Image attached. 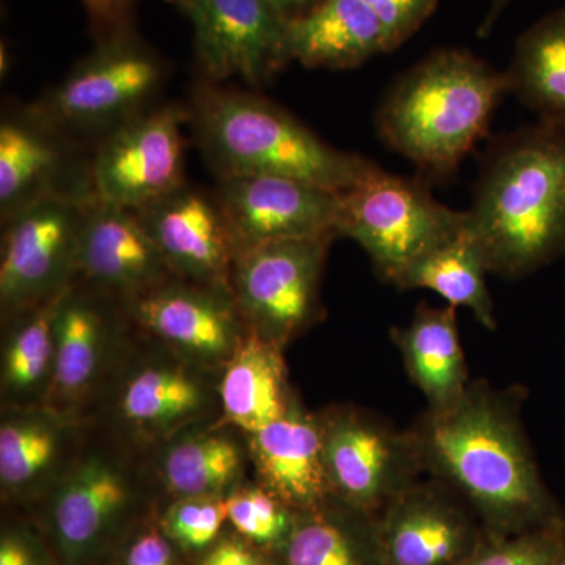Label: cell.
I'll use <instances>...</instances> for the list:
<instances>
[{
	"mask_svg": "<svg viewBox=\"0 0 565 565\" xmlns=\"http://www.w3.org/2000/svg\"><path fill=\"white\" fill-rule=\"evenodd\" d=\"M281 556L282 565H386L377 516L337 497L297 512Z\"/></svg>",
	"mask_w": 565,
	"mask_h": 565,
	"instance_id": "obj_25",
	"label": "cell"
},
{
	"mask_svg": "<svg viewBox=\"0 0 565 565\" xmlns=\"http://www.w3.org/2000/svg\"><path fill=\"white\" fill-rule=\"evenodd\" d=\"M104 35L126 31L137 0H81Z\"/></svg>",
	"mask_w": 565,
	"mask_h": 565,
	"instance_id": "obj_36",
	"label": "cell"
},
{
	"mask_svg": "<svg viewBox=\"0 0 565 565\" xmlns=\"http://www.w3.org/2000/svg\"><path fill=\"white\" fill-rule=\"evenodd\" d=\"M508 92L504 73L468 51H434L386 92L382 139L433 177L448 178L486 136Z\"/></svg>",
	"mask_w": 565,
	"mask_h": 565,
	"instance_id": "obj_4",
	"label": "cell"
},
{
	"mask_svg": "<svg viewBox=\"0 0 565 565\" xmlns=\"http://www.w3.org/2000/svg\"><path fill=\"white\" fill-rule=\"evenodd\" d=\"M456 310L451 305L422 303L407 326L392 330L408 377L426 397L429 411L455 404L471 382Z\"/></svg>",
	"mask_w": 565,
	"mask_h": 565,
	"instance_id": "obj_24",
	"label": "cell"
},
{
	"mask_svg": "<svg viewBox=\"0 0 565 565\" xmlns=\"http://www.w3.org/2000/svg\"><path fill=\"white\" fill-rule=\"evenodd\" d=\"M555 565H565V546L563 553H561L559 559L556 561Z\"/></svg>",
	"mask_w": 565,
	"mask_h": 565,
	"instance_id": "obj_41",
	"label": "cell"
},
{
	"mask_svg": "<svg viewBox=\"0 0 565 565\" xmlns=\"http://www.w3.org/2000/svg\"><path fill=\"white\" fill-rule=\"evenodd\" d=\"M71 140L31 110L0 125V211L9 217L50 192H87L88 173L77 174Z\"/></svg>",
	"mask_w": 565,
	"mask_h": 565,
	"instance_id": "obj_21",
	"label": "cell"
},
{
	"mask_svg": "<svg viewBox=\"0 0 565 565\" xmlns=\"http://www.w3.org/2000/svg\"><path fill=\"white\" fill-rule=\"evenodd\" d=\"M237 248L338 236L340 193L292 178H218L214 193Z\"/></svg>",
	"mask_w": 565,
	"mask_h": 565,
	"instance_id": "obj_13",
	"label": "cell"
},
{
	"mask_svg": "<svg viewBox=\"0 0 565 565\" xmlns=\"http://www.w3.org/2000/svg\"><path fill=\"white\" fill-rule=\"evenodd\" d=\"M390 51L384 25L363 0H321L288 21L289 61L307 68H356Z\"/></svg>",
	"mask_w": 565,
	"mask_h": 565,
	"instance_id": "obj_22",
	"label": "cell"
},
{
	"mask_svg": "<svg viewBox=\"0 0 565 565\" xmlns=\"http://www.w3.org/2000/svg\"><path fill=\"white\" fill-rule=\"evenodd\" d=\"M504 76L539 122L565 131V6L522 33Z\"/></svg>",
	"mask_w": 565,
	"mask_h": 565,
	"instance_id": "obj_26",
	"label": "cell"
},
{
	"mask_svg": "<svg viewBox=\"0 0 565 565\" xmlns=\"http://www.w3.org/2000/svg\"><path fill=\"white\" fill-rule=\"evenodd\" d=\"M114 300L81 281L62 297L54 322V367L43 407L66 418L102 381L117 330Z\"/></svg>",
	"mask_w": 565,
	"mask_h": 565,
	"instance_id": "obj_18",
	"label": "cell"
},
{
	"mask_svg": "<svg viewBox=\"0 0 565 565\" xmlns=\"http://www.w3.org/2000/svg\"><path fill=\"white\" fill-rule=\"evenodd\" d=\"M297 512L263 486H247L226 494V516L234 530L258 545H282Z\"/></svg>",
	"mask_w": 565,
	"mask_h": 565,
	"instance_id": "obj_31",
	"label": "cell"
},
{
	"mask_svg": "<svg viewBox=\"0 0 565 565\" xmlns=\"http://www.w3.org/2000/svg\"><path fill=\"white\" fill-rule=\"evenodd\" d=\"M318 2H321V0H273L274 6L289 20L313 9Z\"/></svg>",
	"mask_w": 565,
	"mask_h": 565,
	"instance_id": "obj_39",
	"label": "cell"
},
{
	"mask_svg": "<svg viewBox=\"0 0 565 565\" xmlns=\"http://www.w3.org/2000/svg\"><path fill=\"white\" fill-rule=\"evenodd\" d=\"M487 274L490 273L484 256L465 226L462 233L415 263L396 282V288L429 289L451 307L470 310L487 330H497Z\"/></svg>",
	"mask_w": 565,
	"mask_h": 565,
	"instance_id": "obj_29",
	"label": "cell"
},
{
	"mask_svg": "<svg viewBox=\"0 0 565 565\" xmlns=\"http://www.w3.org/2000/svg\"><path fill=\"white\" fill-rule=\"evenodd\" d=\"M167 66L131 32L104 35L98 46L31 110L66 139L99 137L151 109Z\"/></svg>",
	"mask_w": 565,
	"mask_h": 565,
	"instance_id": "obj_5",
	"label": "cell"
},
{
	"mask_svg": "<svg viewBox=\"0 0 565 565\" xmlns=\"http://www.w3.org/2000/svg\"><path fill=\"white\" fill-rule=\"evenodd\" d=\"M565 546L563 519L514 534H487L463 565H555Z\"/></svg>",
	"mask_w": 565,
	"mask_h": 565,
	"instance_id": "obj_32",
	"label": "cell"
},
{
	"mask_svg": "<svg viewBox=\"0 0 565 565\" xmlns=\"http://www.w3.org/2000/svg\"><path fill=\"white\" fill-rule=\"evenodd\" d=\"M285 349L248 330L217 385L221 419L215 426L253 434L288 414L296 403L286 373Z\"/></svg>",
	"mask_w": 565,
	"mask_h": 565,
	"instance_id": "obj_23",
	"label": "cell"
},
{
	"mask_svg": "<svg viewBox=\"0 0 565 565\" xmlns=\"http://www.w3.org/2000/svg\"><path fill=\"white\" fill-rule=\"evenodd\" d=\"M65 292L9 318L0 373L7 408L43 407L54 367L55 316Z\"/></svg>",
	"mask_w": 565,
	"mask_h": 565,
	"instance_id": "obj_28",
	"label": "cell"
},
{
	"mask_svg": "<svg viewBox=\"0 0 565 565\" xmlns=\"http://www.w3.org/2000/svg\"><path fill=\"white\" fill-rule=\"evenodd\" d=\"M319 419L330 486L344 503L377 516L426 476L411 429L356 407H333Z\"/></svg>",
	"mask_w": 565,
	"mask_h": 565,
	"instance_id": "obj_9",
	"label": "cell"
},
{
	"mask_svg": "<svg viewBox=\"0 0 565 565\" xmlns=\"http://www.w3.org/2000/svg\"><path fill=\"white\" fill-rule=\"evenodd\" d=\"M522 392L471 381L449 407L412 427L424 473L478 512L487 534H514L563 519L522 422Z\"/></svg>",
	"mask_w": 565,
	"mask_h": 565,
	"instance_id": "obj_1",
	"label": "cell"
},
{
	"mask_svg": "<svg viewBox=\"0 0 565 565\" xmlns=\"http://www.w3.org/2000/svg\"><path fill=\"white\" fill-rule=\"evenodd\" d=\"M189 125L218 178H292L344 192L375 169L362 156L337 150L291 114L253 93L200 82Z\"/></svg>",
	"mask_w": 565,
	"mask_h": 565,
	"instance_id": "obj_3",
	"label": "cell"
},
{
	"mask_svg": "<svg viewBox=\"0 0 565 565\" xmlns=\"http://www.w3.org/2000/svg\"><path fill=\"white\" fill-rule=\"evenodd\" d=\"M384 25L390 50L414 36L437 7V0H363Z\"/></svg>",
	"mask_w": 565,
	"mask_h": 565,
	"instance_id": "obj_34",
	"label": "cell"
},
{
	"mask_svg": "<svg viewBox=\"0 0 565 565\" xmlns=\"http://www.w3.org/2000/svg\"><path fill=\"white\" fill-rule=\"evenodd\" d=\"M0 565H39L31 546L20 535H3L0 542Z\"/></svg>",
	"mask_w": 565,
	"mask_h": 565,
	"instance_id": "obj_38",
	"label": "cell"
},
{
	"mask_svg": "<svg viewBox=\"0 0 565 565\" xmlns=\"http://www.w3.org/2000/svg\"><path fill=\"white\" fill-rule=\"evenodd\" d=\"M467 211L438 203L423 181L375 167L340 193L338 236L355 241L382 280L396 282L467 226Z\"/></svg>",
	"mask_w": 565,
	"mask_h": 565,
	"instance_id": "obj_6",
	"label": "cell"
},
{
	"mask_svg": "<svg viewBox=\"0 0 565 565\" xmlns=\"http://www.w3.org/2000/svg\"><path fill=\"white\" fill-rule=\"evenodd\" d=\"M465 501L433 476L408 487L377 515L386 565H463L484 535Z\"/></svg>",
	"mask_w": 565,
	"mask_h": 565,
	"instance_id": "obj_15",
	"label": "cell"
},
{
	"mask_svg": "<svg viewBox=\"0 0 565 565\" xmlns=\"http://www.w3.org/2000/svg\"><path fill=\"white\" fill-rule=\"evenodd\" d=\"M259 486L292 511L318 508L334 497L323 459L319 415L294 403L288 414L247 435Z\"/></svg>",
	"mask_w": 565,
	"mask_h": 565,
	"instance_id": "obj_20",
	"label": "cell"
},
{
	"mask_svg": "<svg viewBox=\"0 0 565 565\" xmlns=\"http://www.w3.org/2000/svg\"><path fill=\"white\" fill-rule=\"evenodd\" d=\"M65 416L46 407L7 408L0 424V487L9 497H22L46 486L57 473Z\"/></svg>",
	"mask_w": 565,
	"mask_h": 565,
	"instance_id": "obj_27",
	"label": "cell"
},
{
	"mask_svg": "<svg viewBox=\"0 0 565 565\" xmlns=\"http://www.w3.org/2000/svg\"><path fill=\"white\" fill-rule=\"evenodd\" d=\"M202 565H266L262 556L237 539H223L217 542L207 555L204 556Z\"/></svg>",
	"mask_w": 565,
	"mask_h": 565,
	"instance_id": "obj_37",
	"label": "cell"
},
{
	"mask_svg": "<svg viewBox=\"0 0 565 565\" xmlns=\"http://www.w3.org/2000/svg\"><path fill=\"white\" fill-rule=\"evenodd\" d=\"M511 2L512 0H492V2H490L489 11H487L484 21L481 22V28H479V35H489V32L492 31L494 22L498 21L500 14L503 13L505 7H508Z\"/></svg>",
	"mask_w": 565,
	"mask_h": 565,
	"instance_id": "obj_40",
	"label": "cell"
},
{
	"mask_svg": "<svg viewBox=\"0 0 565 565\" xmlns=\"http://www.w3.org/2000/svg\"><path fill=\"white\" fill-rule=\"evenodd\" d=\"M185 107L162 104L103 137L87 163L93 199L137 211L185 182Z\"/></svg>",
	"mask_w": 565,
	"mask_h": 565,
	"instance_id": "obj_10",
	"label": "cell"
},
{
	"mask_svg": "<svg viewBox=\"0 0 565 565\" xmlns=\"http://www.w3.org/2000/svg\"><path fill=\"white\" fill-rule=\"evenodd\" d=\"M334 237L275 241L237 252L232 292L248 330L285 349L321 319L323 266Z\"/></svg>",
	"mask_w": 565,
	"mask_h": 565,
	"instance_id": "obj_8",
	"label": "cell"
},
{
	"mask_svg": "<svg viewBox=\"0 0 565 565\" xmlns=\"http://www.w3.org/2000/svg\"><path fill=\"white\" fill-rule=\"evenodd\" d=\"M92 199L87 192H50L2 218L3 318L47 302L77 282L82 222Z\"/></svg>",
	"mask_w": 565,
	"mask_h": 565,
	"instance_id": "obj_7",
	"label": "cell"
},
{
	"mask_svg": "<svg viewBox=\"0 0 565 565\" xmlns=\"http://www.w3.org/2000/svg\"><path fill=\"white\" fill-rule=\"evenodd\" d=\"M134 212L178 278L233 296L239 248L215 195L182 182Z\"/></svg>",
	"mask_w": 565,
	"mask_h": 565,
	"instance_id": "obj_14",
	"label": "cell"
},
{
	"mask_svg": "<svg viewBox=\"0 0 565 565\" xmlns=\"http://www.w3.org/2000/svg\"><path fill=\"white\" fill-rule=\"evenodd\" d=\"M132 498V476L106 452L77 460L57 479L51 525L63 559L81 564L95 552Z\"/></svg>",
	"mask_w": 565,
	"mask_h": 565,
	"instance_id": "obj_19",
	"label": "cell"
},
{
	"mask_svg": "<svg viewBox=\"0 0 565 565\" xmlns=\"http://www.w3.org/2000/svg\"><path fill=\"white\" fill-rule=\"evenodd\" d=\"M77 278L122 303L178 277L136 212L92 199L82 222Z\"/></svg>",
	"mask_w": 565,
	"mask_h": 565,
	"instance_id": "obj_16",
	"label": "cell"
},
{
	"mask_svg": "<svg viewBox=\"0 0 565 565\" xmlns=\"http://www.w3.org/2000/svg\"><path fill=\"white\" fill-rule=\"evenodd\" d=\"M226 520V497L178 498L163 515L162 531L184 548H206Z\"/></svg>",
	"mask_w": 565,
	"mask_h": 565,
	"instance_id": "obj_33",
	"label": "cell"
},
{
	"mask_svg": "<svg viewBox=\"0 0 565 565\" xmlns=\"http://www.w3.org/2000/svg\"><path fill=\"white\" fill-rule=\"evenodd\" d=\"M163 451L161 479L174 498L225 497L243 473V449L217 427L177 435Z\"/></svg>",
	"mask_w": 565,
	"mask_h": 565,
	"instance_id": "obj_30",
	"label": "cell"
},
{
	"mask_svg": "<svg viewBox=\"0 0 565 565\" xmlns=\"http://www.w3.org/2000/svg\"><path fill=\"white\" fill-rule=\"evenodd\" d=\"M191 22L204 84L239 79L259 87L289 63L288 21L273 0H173Z\"/></svg>",
	"mask_w": 565,
	"mask_h": 565,
	"instance_id": "obj_11",
	"label": "cell"
},
{
	"mask_svg": "<svg viewBox=\"0 0 565 565\" xmlns=\"http://www.w3.org/2000/svg\"><path fill=\"white\" fill-rule=\"evenodd\" d=\"M125 565H174L170 539L159 531H148L132 542Z\"/></svg>",
	"mask_w": 565,
	"mask_h": 565,
	"instance_id": "obj_35",
	"label": "cell"
},
{
	"mask_svg": "<svg viewBox=\"0 0 565 565\" xmlns=\"http://www.w3.org/2000/svg\"><path fill=\"white\" fill-rule=\"evenodd\" d=\"M120 305L162 348L204 370L225 366L248 332L233 296L182 278Z\"/></svg>",
	"mask_w": 565,
	"mask_h": 565,
	"instance_id": "obj_12",
	"label": "cell"
},
{
	"mask_svg": "<svg viewBox=\"0 0 565 565\" xmlns=\"http://www.w3.org/2000/svg\"><path fill=\"white\" fill-rule=\"evenodd\" d=\"M207 373L172 351L137 363L118 385V419L147 440L177 437L210 416L218 403V388Z\"/></svg>",
	"mask_w": 565,
	"mask_h": 565,
	"instance_id": "obj_17",
	"label": "cell"
},
{
	"mask_svg": "<svg viewBox=\"0 0 565 565\" xmlns=\"http://www.w3.org/2000/svg\"><path fill=\"white\" fill-rule=\"evenodd\" d=\"M468 214L490 274L519 280L565 256V131L539 122L490 148Z\"/></svg>",
	"mask_w": 565,
	"mask_h": 565,
	"instance_id": "obj_2",
	"label": "cell"
}]
</instances>
